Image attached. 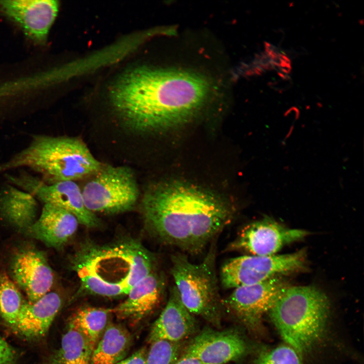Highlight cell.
Here are the masks:
<instances>
[{"instance_id": "cell-21", "label": "cell", "mask_w": 364, "mask_h": 364, "mask_svg": "<svg viewBox=\"0 0 364 364\" xmlns=\"http://www.w3.org/2000/svg\"><path fill=\"white\" fill-rule=\"evenodd\" d=\"M94 349L81 332L68 326L60 347L51 355L47 364H91Z\"/></svg>"}, {"instance_id": "cell-12", "label": "cell", "mask_w": 364, "mask_h": 364, "mask_svg": "<svg viewBox=\"0 0 364 364\" xmlns=\"http://www.w3.org/2000/svg\"><path fill=\"white\" fill-rule=\"evenodd\" d=\"M58 10L59 3L53 0L0 1V11L38 44L47 41Z\"/></svg>"}, {"instance_id": "cell-18", "label": "cell", "mask_w": 364, "mask_h": 364, "mask_svg": "<svg viewBox=\"0 0 364 364\" xmlns=\"http://www.w3.org/2000/svg\"><path fill=\"white\" fill-rule=\"evenodd\" d=\"M164 287L163 276L153 271L133 287L127 298L112 311L121 318L140 320L158 305Z\"/></svg>"}, {"instance_id": "cell-14", "label": "cell", "mask_w": 364, "mask_h": 364, "mask_svg": "<svg viewBox=\"0 0 364 364\" xmlns=\"http://www.w3.org/2000/svg\"><path fill=\"white\" fill-rule=\"evenodd\" d=\"M10 267L13 280L25 292L29 302H34L49 292L54 283V273L45 255L35 249L18 251Z\"/></svg>"}, {"instance_id": "cell-27", "label": "cell", "mask_w": 364, "mask_h": 364, "mask_svg": "<svg viewBox=\"0 0 364 364\" xmlns=\"http://www.w3.org/2000/svg\"><path fill=\"white\" fill-rule=\"evenodd\" d=\"M148 351L145 348H141L129 357L120 360L116 364H145Z\"/></svg>"}, {"instance_id": "cell-5", "label": "cell", "mask_w": 364, "mask_h": 364, "mask_svg": "<svg viewBox=\"0 0 364 364\" xmlns=\"http://www.w3.org/2000/svg\"><path fill=\"white\" fill-rule=\"evenodd\" d=\"M21 167L38 173L42 181L52 184L74 181L96 173L102 167L78 139L36 134L23 149L0 164V173Z\"/></svg>"}, {"instance_id": "cell-22", "label": "cell", "mask_w": 364, "mask_h": 364, "mask_svg": "<svg viewBox=\"0 0 364 364\" xmlns=\"http://www.w3.org/2000/svg\"><path fill=\"white\" fill-rule=\"evenodd\" d=\"M111 311V309L102 308H81L70 317L68 326L81 332L95 348L107 326Z\"/></svg>"}, {"instance_id": "cell-16", "label": "cell", "mask_w": 364, "mask_h": 364, "mask_svg": "<svg viewBox=\"0 0 364 364\" xmlns=\"http://www.w3.org/2000/svg\"><path fill=\"white\" fill-rule=\"evenodd\" d=\"M78 223L71 213L53 205L44 204L40 214L26 234L48 247L57 248L74 234Z\"/></svg>"}, {"instance_id": "cell-25", "label": "cell", "mask_w": 364, "mask_h": 364, "mask_svg": "<svg viewBox=\"0 0 364 364\" xmlns=\"http://www.w3.org/2000/svg\"><path fill=\"white\" fill-rule=\"evenodd\" d=\"M151 344L145 364H172L178 357L179 343L159 340Z\"/></svg>"}, {"instance_id": "cell-4", "label": "cell", "mask_w": 364, "mask_h": 364, "mask_svg": "<svg viewBox=\"0 0 364 364\" xmlns=\"http://www.w3.org/2000/svg\"><path fill=\"white\" fill-rule=\"evenodd\" d=\"M268 313L286 344L302 357L314 351L326 337L330 303L315 287L288 286Z\"/></svg>"}, {"instance_id": "cell-26", "label": "cell", "mask_w": 364, "mask_h": 364, "mask_svg": "<svg viewBox=\"0 0 364 364\" xmlns=\"http://www.w3.org/2000/svg\"><path fill=\"white\" fill-rule=\"evenodd\" d=\"M16 352L0 335V364H16Z\"/></svg>"}, {"instance_id": "cell-8", "label": "cell", "mask_w": 364, "mask_h": 364, "mask_svg": "<svg viewBox=\"0 0 364 364\" xmlns=\"http://www.w3.org/2000/svg\"><path fill=\"white\" fill-rule=\"evenodd\" d=\"M306 256L302 249L290 254L248 255L230 258L221 267V284L225 289H235L303 270L306 267Z\"/></svg>"}, {"instance_id": "cell-2", "label": "cell", "mask_w": 364, "mask_h": 364, "mask_svg": "<svg viewBox=\"0 0 364 364\" xmlns=\"http://www.w3.org/2000/svg\"><path fill=\"white\" fill-rule=\"evenodd\" d=\"M142 209L147 226L155 237L191 255L200 254L216 239L234 214L221 198L177 182L148 191Z\"/></svg>"}, {"instance_id": "cell-24", "label": "cell", "mask_w": 364, "mask_h": 364, "mask_svg": "<svg viewBox=\"0 0 364 364\" xmlns=\"http://www.w3.org/2000/svg\"><path fill=\"white\" fill-rule=\"evenodd\" d=\"M251 364H302V357L286 344L262 349Z\"/></svg>"}, {"instance_id": "cell-23", "label": "cell", "mask_w": 364, "mask_h": 364, "mask_svg": "<svg viewBox=\"0 0 364 364\" xmlns=\"http://www.w3.org/2000/svg\"><path fill=\"white\" fill-rule=\"evenodd\" d=\"M24 302L19 289L7 276L0 277V314L10 327L14 328Z\"/></svg>"}, {"instance_id": "cell-11", "label": "cell", "mask_w": 364, "mask_h": 364, "mask_svg": "<svg viewBox=\"0 0 364 364\" xmlns=\"http://www.w3.org/2000/svg\"><path fill=\"white\" fill-rule=\"evenodd\" d=\"M307 234L304 230L287 228L266 217L244 226L225 251L245 252L251 255H274L284 246L299 241Z\"/></svg>"}, {"instance_id": "cell-3", "label": "cell", "mask_w": 364, "mask_h": 364, "mask_svg": "<svg viewBox=\"0 0 364 364\" xmlns=\"http://www.w3.org/2000/svg\"><path fill=\"white\" fill-rule=\"evenodd\" d=\"M153 256L139 243L125 240L111 246L85 244L72 258L80 285L75 295H127L154 271Z\"/></svg>"}, {"instance_id": "cell-7", "label": "cell", "mask_w": 364, "mask_h": 364, "mask_svg": "<svg viewBox=\"0 0 364 364\" xmlns=\"http://www.w3.org/2000/svg\"><path fill=\"white\" fill-rule=\"evenodd\" d=\"M81 190L90 212L118 213L132 208L139 197L134 175L128 167L108 166L101 169Z\"/></svg>"}, {"instance_id": "cell-19", "label": "cell", "mask_w": 364, "mask_h": 364, "mask_svg": "<svg viewBox=\"0 0 364 364\" xmlns=\"http://www.w3.org/2000/svg\"><path fill=\"white\" fill-rule=\"evenodd\" d=\"M36 199L10 184L0 191V215L12 226L26 233L38 217Z\"/></svg>"}, {"instance_id": "cell-6", "label": "cell", "mask_w": 364, "mask_h": 364, "mask_svg": "<svg viewBox=\"0 0 364 364\" xmlns=\"http://www.w3.org/2000/svg\"><path fill=\"white\" fill-rule=\"evenodd\" d=\"M216 242L215 239L212 241L206 257L199 263L191 262L181 253L174 254L170 272L186 308L194 315L218 325L223 305L216 271Z\"/></svg>"}, {"instance_id": "cell-28", "label": "cell", "mask_w": 364, "mask_h": 364, "mask_svg": "<svg viewBox=\"0 0 364 364\" xmlns=\"http://www.w3.org/2000/svg\"><path fill=\"white\" fill-rule=\"evenodd\" d=\"M172 364H203L195 357L184 353L181 356L178 357Z\"/></svg>"}, {"instance_id": "cell-9", "label": "cell", "mask_w": 364, "mask_h": 364, "mask_svg": "<svg viewBox=\"0 0 364 364\" xmlns=\"http://www.w3.org/2000/svg\"><path fill=\"white\" fill-rule=\"evenodd\" d=\"M289 286L279 277L234 289L222 305L253 333L263 331V317Z\"/></svg>"}, {"instance_id": "cell-13", "label": "cell", "mask_w": 364, "mask_h": 364, "mask_svg": "<svg viewBox=\"0 0 364 364\" xmlns=\"http://www.w3.org/2000/svg\"><path fill=\"white\" fill-rule=\"evenodd\" d=\"M250 349V345L238 332L208 328L194 337L185 353L203 364H226L242 358Z\"/></svg>"}, {"instance_id": "cell-15", "label": "cell", "mask_w": 364, "mask_h": 364, "mask_svg": "<svg viewBox=\"0 0 364 364\" xmlns=\"http://www.w3.org/2000/svg\"><path fill=\"white\" fill-rule=\"evenodd\" d=\"M197 323L182 303L175 287L170 289L167 304L151 327L149 341L159 340L179 343L197 330Z\"/></svg>"}, {"instance_id": "cell-29", "label": "cell", "mask_w": 364, "mask_h": 364, "mask_svg": "<svg viewBox=\"0 0 364 364\" xmlns=\"http://www.w3.org/2000/svg\"><path fill=\"white\" fill-rule=\"evenodd\" d=\"M0 277H1V275H0Z\"/></svg>"}, {"instance_id": "cell-1", "label": "cell", "mask_w": 364, "mask_h": 364, "mask_svg": "<svg viewBox=\"0 0 364 364\" xmlns=\"http://www.w3.org/2000/svg\"><path fill=\"white\" fill-rule=\"evenodd\" d=\"M211 82L197 72L178 68L139 67L114 84L110 100L125 124L144 133L186 121L207 102Z\"/></svg>"}, {"instance_id": "cell-17", "label": "cell", "mask_w": 364, "mask_h": 364, "mask_svg": "<svg viewBox=\"0 0 364 364\" xmlns=\"http://www.w3.org/2000/svg\"><path fill=\"white\" fill-rule=\"evenodd\" d=\"M62 303L60 296L53 292L34 302L24 301L14 329L25 338H40L49 330Z\"/></svg>"}, {"instance_id": "cell-10", "label": "cell", "mask_w": 364, "mask_h": 364, "mask_svg": "<svg viewBox=\"0 0 364 364\" xmlns=\"http://www.w3.org/2000/svg\"><path fill=\"white\" fill-rule=\"evenodd\" d=\"M5 177L10 184L30 193L44 204L53 205L71 213L79 223L88 228L100 225V220L95 213L86 208L81 190L74 181L48 184L24 172L17 175L7 174Z\"/></svg>"}, {"instance_id": "cell-20", "label": "cell", "mask_w": 364, "mask_h": 364, "mask_svg": "<svg viewBox=\"0 0 364 364\" xmlns=\"http://www.w3.org/2000/svg\"><path fill=\"white\" fill-rule=\"evenodd\" d=\"M131 343L128 331L120 325H107L96 344L91 364H116L123 359Z\"/></svg>"}]
</instances>
